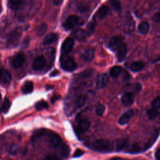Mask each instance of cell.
<instances>
[{"label":"cell","mask_w":160,"mask_h":160,"mask_svg":"<svg viewBox=\"0 0 160 160\" xmlns=\"http://www.w3.org/2000/svg\"><path fill=\"white\" fill-rule=\"evenodd\" d=\"M60 65L62 69L70 72L75 70L77 68V64L72 58L68 54H62L60 58Z\"/></svg>","instance_id":"6da1fadb"},{"label":"cell","mask_w":160,"mask_h":160,"mask_svg":"<svg viewBox=\"0 0 160 160\" xmlns=\"http://www.w3.org/2000/svg\"><path fill=\"white\" fill-rule=\"evenodd\" d=\"M92 148L94 151L98 152H107L111 151L112 146L109 141L104 139H99L93 142Z\"/></svg>","instance_id":"7a4b0ae2"},{"label":"cell","mask_w":160,"mask_h":160,"mask_svg":"<svg viewBox=\"0 0 160 160\" xmlns=\"http://www.w3.org/2000/svg\"><path fill=\"white\" fill-rule=\"evenodd\" d=\"M22 35V31L20 28H17L12 31L11 34L9 35L8 41H7V46L8 48H13L16 47L19 41V39Z\"/></svg>","instance_id":"3957f363"},{"label":"cell","mask_w":160,"mask_h":160,"mask_svg":"<svg viewBox=\"0 0 160 160\" xmlns=\"http://www.w3.org/2000/svg\"><path fill=\"white\" fill-rule=\"evenodd\" d=\"M48 141L50 147L56 148L61 145L62 139L58 134L53 132H49L48 133Z\"/></svg>","instance_id":"277c9868"},{"label":"cell","mask_w":160,"mask_h":160,"mask_svg":"<svg viewBox=\"0 0 160 160\" xmlns=\"http://www.w3.org/2000/svg\"><path fill=\"white\" fill-rule=\"evenodd\" d=\"M79 22V18L76 15H70L67 18L63 24V27L66 30H70L76 26Z\"/></svg>","instance_id":"5b68a950"},{"label":"cell","mask_w":160,"mask_h":160,"mask_svg":"<svg viewBox=\"0 0 160 160\" xmlns=\"http://www.w3.org/2000/svg\"><path fill=\"white\" fill-rule=\"evenodd\" d=\"M122 29L126 32H130L133 31L134 28V22L131 16L125 17L122 22Z\"/></svg>","instance_id":"8992f818"},{"label":"cell","mask_w":160,"mask_h":160,"mask_svg":"<svg viewBox=\"0 0 160 160\" xmlns=\"http://www.w3.org/2000/svg\"><path fill=\"white\" fill-rule=\"evenodd\" d=\"M74 45V41L72 38H67L62 42L61 46L62 54H68L71 51Z\"/></svg>","instance_id":"52a82bcc"},{"label":"cell","mask_w":160,"mask_h":160,"mask_svg":"<svg viewBox=\"0 0 160 160\" xmlns=\"http://www.w3.org/2000/svg\"><path fill=\"white\" fill-rule=\"evenodd\" d=\"M46 62V58L44 56L41 55L36 58L32 63V69L35 71H39L42 69Z\"/></svg>","instance_id":"ba28073f"},{"label":"cell","mask_w":160,"mask_h":160,"mask_svg":"<svg viewBox=\"0 0 160 160\" xmlns=\"http://www.w3.org/2000/svg\"><path fill=\"white\" fill-rule=\"evenodd\" d=\"M91 122L88 118H81L78 123V130L80 133H84L90 127Z\"/></svg>","instance_id":"9c48e42d"},{"label":"cell","mask_w":160,"mask_h":160,"mask_svg":"<svg viewBox=\"0 0 160 160\" xmlns=\"http://www.w3.org/2000/svg\"><path fill=\"white\" fill-rule=\"evenodd\" d=\"M116 57L118 61L121 62L125 59L127 54V48L124 43L121 44L116 48Z\"/></svg>","instance_id":"30bf717a"},{"label":"cell","mask_w":160,"mask_h":160,"mask_svg":"<svg viewBox=\"0 0 160 160\" xmlns=\"http://www.w3.org/2000/svg\"><path fill=\"white\" fill-rule=\"evenodd\" d=\"M134 114V112L132 109H129L125 112H124L121 116L119 118L118 120V122L120 125H124L127 124L129 120L131 119V118L133 116Z\"/></svg>","instance_id":"8fae6325"},{"label":"cell","mask_w":160,"mask_h":160,"mask_svg":"<svg viewBox=\"0 0 160 160\" xmlns=\"http://www.w3.org/2000/svg\"><path fill=\"white\" fill-rule=\"evenodd\" d=\"M11 80L10 72L3 68H0V84H7Z\"/></svg>","instance_id":"7c38bea8"},{"label":"cell","mask_w":160,"mask_h":160,"mask_svg":"<svg viewBox=\"0 0 160 160\" xmlns=\"http://www.w3.org/2000/svg\"><path fill=\"white\" fill-rule=\"evenodd\" d=\"M122 38L121 36H115L112 37L108 42V47L112 50H115L122 43Z\"/></svg>","instance_id":"4fadbf2b"},{"label":"cell","mask_w":160,"mask_h":160,"mask_svg":"<svg viewBox=\"0 0 160 160\" xmlns=\"http://www.w3.org/2000/svg\"><path fill=\"white\" fill-rule=\"evenodd\" d=\"M25 60V55L23 52H19L17 54L13 60H12V66L14 68H20L24 63Z\"/></svg>","instance_id":"5bb4252c"},{"label":"cell","mask_w":160,"mask_h":160,"mask_svg":"<svg viewBox=\"0 0 160 160\" xmlns=\"http://www.w3.org/2000/svg\"><path fill=\"white\" fill-rule=\"evenodd\" d=\"M108 76L106 74L102 73L100 74L96 81V87L98 89H102L106 87L108 82Z\"/></svg>","instance_id":"9a60e30c"},{"label":"cell","mask_w":160,"mask_h":160,"mask_svg":"<svg viewBox=\"0 0 160 160\" xmlns=\"http://www.w3.org/2000/svg\"><path fill=\"white\" fill-rule=\"evenodd\" d=\"M122 103L126 106H131L134 102V94L131 92H126L121 98Z\"/></svg>","instance_id":"2e32d148"},{"label":"cell","mask_w":160,"mask_h":160,"mask_svg":"<svg viewBox=\"0 0 160 160\" xmlns=\"http://www.w3.org/2000/svg\"><path fill=\"white\" fill-rule=\"evenodd\" d=\"M71 35L73 38H74L75 39H76L79 41L85 40L86 37L88 36L87 32L85 30H83L81 29H78L72 32Z\"/></svg>","instance_id":"e0dca14e"},{"label":"cell","mask_w":160,"mask_h":160,"mask_svg":"<svg viewBox=\"0 0 160 160\" xmlns=\"http://www.w3.org/2000/svg\"><path fill=\"white\" fill-rule=\"evenodd\" d=\"M58 39V35L56 33H50L48 34L45 38L42 41V44L44 45H49L55 41H56Z\"/></svg>","instance_id":"ac0fdd59"},{"label":"cell","mask_w":160,"mask_h":160,"mask_svg":"<svg viewBox=\"0 0 160 160\" xmlns=\"http://www.w3.org/2000/svg\"><path fill=\"white\" fill-rule=\"evenodd\" d=\"M109 9L108 6H103L101 8L99 9V10L97 11L96 15V18H98L99 19H103L105 18L109 13Z\"/></svg>","instance_id":"d6986e66"},{"label":"cell","mask_w":160,"mask_h":160,"mask_svg":"<svg viewBox=\"0 0 160 160\" xmlns=\"http://www.w3.org/2000/svg\"><path fill=\"white\" fill-rule=\"evenodd\" d=\"M144 66V64L142 61H134L130 65V69L133 72H138L142 69Z\"/></svg>","instance_id":"ffe728a7"},{"label":"cell","mask_w":160,"mask_h":160,"mask_svg":"<svg viewBox=\"0 0 160 160\" xmlns=\"http://www.w3.org/2000/svg\"><path fill=\"white\" fill-rule=\"evenodd\" d=\"M33 83L31 81H26L22 86L21 91L24 94H29L33 91Z\"/></svg>","instance_id":"44dd1931"},{"label":"cell","mask_w":160,"mask_h":160,"mask_svg":"<svg viewBox=\"0 0 160 160\" xmlns=\"http://www.w3.org/2000/svg\"><path fill=\"white\" fill-rule=\"evenodd\" d=\"M94 57V51L93 49H88L82 54V58L86 61H91Z\"/></svg>","instance_id":"7402d4cb"},{"label":"cell","mask_w":160,"mask_h":160,"mask_svg":"<svg viewBox=\"0 0 160 160\" xmlns=\"http://www.w3.org/2000/svg\"><path fill=\"white\" fill-rule=\"evenodd\" d=\"M149 29V24L146 21L141 22L138 26V31L142 34H146L148 33Z\"/></svg>","instance_id":"603a6c76"},{"label":"cell","mask_w":160,"mask_h":160,"mask_svg":"<svg viewBox=\"0 0 160 160\" xmlns=\"http://www.w3.org/2000/svg\"><path fill=\"white\" fill-rule=\"evenodd\" d=\"M159 135V131H156L154 132V133L153 134H152V136H151V138L148 139V142H146V145H145V149L147 150L156 141V140L157 139Z\"/></svg>","instance_id":"cb8c5ba5"},{"label":"cell","mask_w":160,"mask_h":160,"mask_svg":"<svg viewBox=\"0 0 160 160\" xmlns=\"http://www.w3.org/2000/svg\"><path fill=\"white\" fill-rule=\"evenodd\" d=\"M127 145V141L124 139H118L115 142V149L116 151H120L122 150Z\"/></svg>","instance_id":"d4e9b609"},{"label":"cell","mask_w":160,"mask_h":160,"mask_svg":"<svg viewBox=\"0 0 160 160\" xmlns=\"http://www.w3.org/2000/svg\"><path fill=\"white\" fill-rule=\"evenodd\" d=\"M122 71V68L120 66H113L109 71V74L111 77L115 78H117Z\"/></svg>","instance_id":"484cf974"},{"label":"cell","mask_w":160,"mask_h":160,"mask_svg":"<svg viewBox=\"0 0 160 160\" xmlns=\"http://www.w3.org/2000/svg\"><path fill=\"white\" fill-rule=\"evenodd\" d=\"M86 101V96L85 95L79 96L76 99L74 102V105L77 108H81L82 107Z\"/></svg>","instance_id":"4316f807"},{"label":"cell","mask_w":160,"mask_h":160,"mask_svg":"<svg viewBox=\"0 0 160 160\" xmlns=\"http://www.w3.org/2000/svg\"><path fill=\"white\" fill-rule=\"evenodd\" d=\"M10 107H11V101H9V99L5 98L0 108V111L3 113H6L9 111Z\"/></svg>","instance_id":"83f0119b"},{"label":"cell","mask_w":160,"mask_h":160,"mask_svg":"<svg viewBox=\"0 0 160 160\" xmlns=\"http://www.w3.org/2000/svg\"><path fill=\"white\" fill-rule=\"evenodd\" d=\"M35 108L38 111H41L42 109H45L48 108V104L46 101L44 100H41L40 101H38L35 104Z\"/></svg>","instance_id":"f1b7e54d"},{"label":"cell","mask_w":160,"mask_h":160,"mask_svg":"<svg viewBox=\"0 0 160 160\" xmlns=\"http://www.w3.org/2000/svg\"><path fill=\"white\" fill-rule=\"evenodd\" d=\"M109 3L111 7L115 11H119L121 9V4L119 0H109Z\"/></svg>","instance_id":"f546056e"},{"label":"cell","mask_w":160,"mask_h":160,"mask_svg":"<svg viewBox=\"0 0 160 160\" xmlns=\"http://www.w3.org/2000/svg\"><path fill=\"white\" fill-rule=\"evenodd\" d=\"M158 115V110L152 108L148 111V116L150 120H153L156 119Z\"/></svg>","instance_id":"4dcf8cb0"},{"label":"cell","mask_w":160,"mask_h":160,"mask_svg":"<svg viewBox=\"0 0 160 160\" xmlns=\"http://www.w3.org/2000/svg\"><path fill=\"white\" fill-rule=\"evenodd\" d=\"M22 2V0H9L8 4L11 8L16 9L21 4Z\"/></svg>","instance_id":"1f68e13d"},{"label":"cell","mask_w":160,"mask_h":160,"mask_svg":"<svg viewBox=\"0 0 160 160\" xmlns=\"http://www.w3.org/2000/svg\"><path fill=\"white\" fill-rule=\"evenodd\" d=\"M95 26H96V21H94V19H93L91 22L89 23V24L87 26V31H86L88 36L91 35L94 32Z\"/></svg>","instance_id":"d6a6232c"},{"label":"cell","mask_w":160,"mask_h":160,"mask_svg":"<svg viewBox=\"0 0 160 160\" xmlns=\"http://www.w3.org/2000/svg\"><path fill=\"white\" fill-rule=\"evenodd\" d=\"M95 111L97 115L102 116L105 111V106L102 104H98L95 109Z\"/></svg>","instance_id":"836d02e7"},{"label":"cell","mask_w":160,"mask_h":160,"mask_svg":"<svg viewBox=\"0 0 160 160\" xmlns=\"http://www.w3.org/2000/svg\"><path fill=\"white\" fill-rule=\"evenodd\" d=\"M48 26L46 23H42L37 29V33L39 36H42L47 30Z\"/></svg>","instance_id":"e575fe53"},{"label":"cell","mask_w":160,"mask_h":160,"mask_svg":"<svg viewBox=\"0 0 160 160\" xmlns=\"http://www.w3.org/2000/svg\"><path fill=\"white\" fill-rule=\"evenodd\" d=\"M140 149H141V147H140L139 144L135 142L131 145V148H129V152L131 153H137V152H140V151H141Z\"/></svg>","instance_id":"d590c367"},{"label":"cell","mask_w":160,"mask_h":160,"mask_svg":"<svg viewBox=\"0 0 160 160\" xmlns=\"http://www.w3.org/2000/svg\"><path fill=\"white\" fill-rule=\"evenodd\" d=\"M151 106H152V108L158 110L160 107V98L158 97V98H155L152 101V102L151 103Z\"/></svg>","instance_id":"8d00e7d4"},{"label":"cell","mask_w":160,"mask_h":160,"mask_svg":"<svg viewBox=\"0 0 160 160\" xmlns=\"http://www.w3.org/2000/svg\"><path fill=\"white\" fill-rule=\"evenodd\" d=\"M44 160H60L59 158L55 154H48L47 155Z\"/></svg>","instance_id":"74e56055"},{"label":"cell","mask_w":160,"mask_h":160,"mask_svg":"<svg viewBox=\"0 0 160 160\" xmlns=\"http://www.w3.org/2000/svg\"><path fill=\"white\" fill-rule=\"evenodd\" d=\"M8 151H9L11 154H16V153L17 152V151H18V147H17L16 145H15V144L11 145V146H10V148H9Z\"/></svg>","instance_id":"f35d334b"},{"label":"cell","mask_w":160,"mask_h":160,"mask_svg":"<svg viewBox=\"0 0 160 160\" xmlns=\"http://www.w3.org/2000/svg\"><path fill=\"white\" fill-rule=\"evenodd\" d=\"M84 154V151L81 149H77L75 152H74V154H73V156L74 158H78V157H80L81 156L82 154Z\"/></svg>","instance_id":"ab89813d"},{"label":"cell","mask_w":160,"mask_h":160,"mask_svg":"<svg viewBox=\"0 0 160 160\" xmlns=\"http://www.w3.org/2000/svg\"><path fill=\"white\" fill-rule=\"evenodd\" d=\"M155 159L156 160H160V149L158 148L155 152Z\"/></svg>","instance_id":"60d3db41"},{"label":"cell","mask_w":160,"mask_h":160,"mask_svg":"<svg viewBox=\"0 0 160 160\" xmlns=\"http://www.w3.org/2000/svg\"><path fill=\"white\" fill-rule=\"evenodd\" d=\"M63 0H53V4L55 6H58L62 3Z\"/></svg>","instance_id":"b9f144b4"},{"label":"cell","mask_w":160,"mask_h":160,"mask_svg":"<svg viewBox=\"0 0 160 160\" xmlns=\"http://www.w3.org/2000/svg\"><path fill=\"white\" fill-rule=\"evenodd\" d=\"M59 74V71L58 70H54L53 71L51 72V74H50V76L52 77V76H56L57 75Z\"/></svg>","instance_id":"7bdbcfd3"},{"label":"cell","mask_w":160,"mask_h":160,"mask_svg":"<svg viewBox=\"0 0 160 160\" xmlns=\"http://www.w3.org/2000/svg\"><path fill=\"white\" fill-rule=\"evenodd\" d=\"M59 96H57V95H55V96H54L52 98H51V101L53 102H54L55 101H56L58 99H59Z\"/></svg>","instance_id":"ee69618b"},{"label":"cell","mask_w":160,"mask_h":160,"mask_svg":"<svg viewBox=\"0 0 160 160\" xmlns=\"http://www.w3.org/2000/svg\"><path fill=\"white\" fill-rule=\"evenodd\" d=\"M155 17H156V18H155V21H156L159 22V18H160V16H159V12H158L156 14H155L154 18H155Z\"/></svg>","instance_id":"f6af8a7d"},{"label":"cell","mask_w":160,"mask_h":160,"mask_svg":"<svg viewBox=\"0 0 160 160\" xmlns=\"http://www.w3.org/2000/svg\"><path fill=\"white\" fill-rule=\"evenodd\" d=\"M109 160H122V158H118V157H115V158H111Z\"/></svg>","instance_id":"bcb514c9"},{"label":"cell","mask_w":160,"mask_h":160,"mask_svg":"<svg viewBox=\"0 0 160 160\" xmlns=\"http://www.w3.org/2000/svg\"><path fill=\"white\" fill-rule=\"evenodd\" d=\"M1 92H0V100H1Z\"/></svg>","instance_id":"7dc6e473"},{"label":"cell","mask_w":160,"mask_h":160,"mask_svg":"<svg viewBox=\"0 0 160 160\" xmlns=\"http://www.w3.org/2000/svg\"><path fill=\"white\" fill-rule=\"evenodd\" d=\"M1 5H0V11H1Z\"/></svg>","instance_id":"c3c4849f"}]
</instances>
